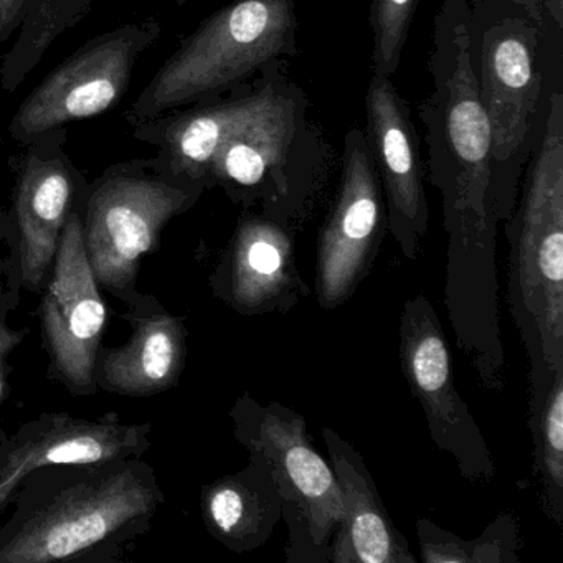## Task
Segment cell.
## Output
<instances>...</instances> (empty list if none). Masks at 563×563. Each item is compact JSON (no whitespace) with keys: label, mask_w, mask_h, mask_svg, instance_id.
I'll list each match as a JSON object with an SVG mask.
<instances>
[{"label":"cell","mask_w":563,"mask_h":563,"mask_svg":"<svg viewBox=\"0 0 563 563\" xmlns=\"http://www.w3.org/2000/svg\"><path fill=\"white\" fill-rule=\"evenodd\" d=\"M467 0H443L434 18L433 91L421 103L428 179L448 235L443 305L457 349L474 371L506 361L497 282V219L490 130L479 98Z\"/></svg>","instance_id":"cell-1"},{"label":"cell","mask_w":563,"mask_h":563,"mask_svg":"<svg viewBox=\"0 0 563 563\" xmlns=\"http://www.w3.org/2000/svg\"><path fill=\"white\" fill-rule=\"evenodd\" d=\"M164 504L143 457L38 467L0 526V563L121 562Z\"/></svg>","instance_id":"cell-2"},{"label":"cell","mask_w":563,"mask_h":563,"mask_svg":"<svg viewBox=\"0 0 563 563\" xmlns=\"http://www.w3.org/2000/svg\"><path fill=\"white\" fill-rule=\"evenodd\" d=\"M258 75V95L213 157L210 180L243 209L291 225L318 192L325 151L308 121V97L282 60Z\"/></svg>","instance_id":"cell-3"},{"label":"cell","mask_w":563,"mask_h":563,"mask_svg":"<svg viewBox=\"0 0 563 563\" xmlns=\"http://www.w3.org/2000/svg\"><path fill=\"white\" fill-rule=\"evenodd\" d=\"M507 305L529 378L563 368V97L555 91L522 197L506 222Z\"/></svg>","instance_id":"cell-4"},{"label":"cell","mask_w":563,"mask_h":563,"mask_svg":"<svg viewBox=\"0 0 563 563\" xmlns=\"http://www.w3.org/2000/svg\"><path fill=\"white\" fill-rule=\"evenodd\" d=\"M470 11L474 71L490 130L497 219L506 223L536 143L543 22L512 0H476Z\"/></svg>","instance_id":"cell-5"},{"label":"cell","mask_w":563,"mask_h":563,"mask_svg":"<svg viewBox=\"0 0 563 563\" xmlns=\"http://www.w3.org/2000/svg\"><path fill=\"white\" fill-rule=\"evenodd\" d=\"M233 437L262 461L283 499L288 563L329 562L332 536L344 519L341 487L331 464L309 438L306 418L278 401L242 394L229 411Z\"/></svg>","instance_id":"cell-6"},{"label":"cell","mask_w":563,"mask_h":563,"mask_svg":"<svg viewBox=\"0 0 563 563\" xmlns=\"http://www.w3.org/2000/svg\"><path fill=\"white\" fill-rule=\"evenodd\" d=\"M298 54L295 0H233L161 68L151 108L166 111L219 97L252 80L269 62Z\"/></svg>","instance_id":"cell-7"},{"label":"cell","mask_w":563,"mask_h":563,"mask_svg":"<svg viewBox=\"0 0 563 563\" xmlns=\"http://www.w3.org/2000/svg\"><path fill=\"white\" fill-rule=\"evenodd\" d=\"M206 187L180 177L143 174H111L98 180L78 209L98 286L130 306L141 295V260L161 249L167 223L187 212Z\"/></svg>","instance_id":"cell-8"},{"label":"cell","mask_w":563,"mask_h":563,"mask_svg":"<svg viewBox=\"0 0 563 563\" xmlns=\"http://www.w3.org/2000/svg\"><path fill=\"white\" fill-rule=\"evenodd\" d=\"M398 355L405 382L423 408L434 446L453 457L470 483L493 479L497 473L493 454L454 384L446 335L424 295L405 301Z\"/></svg>","instance_id":"cell-9"},{"label":"cell","mask_w":563,"mask_h":563,"mask_svg":"<svg viewBox=\"0 0 563 563\" xmlns=\"http://www.w3.org/2000/svg\"><path fill=\"white\" fill-rule=\"evenodd\" d=\"M37 318L48 377L75 397L98 394L95 361L103 342L108 308L85 250L78 209L62 233Z\"/></svg>","instance_id":"cell-10"},{"label":"cell","mask_w":563,"mask_h":563,"mask_svg":"<svg viewBox=\"0 0 563 563\" xmlns=\"http://www.w3.org/2000/svg\"><path fill=\"white\" fill-rule=\"evenodd\" d=\"M387 233L384 192L364 131L344 137L341 179L319 232L314 292L324 311L349 301L367 278Z\"/></svg>","instance_id":"cell-11"},{"label":"cell","mask_w":563,"mask_h":563,"mask_svg":"<svg viewBox=\"0 0 563 563\" xmlns=\"http://www.w3.org/2000/svg\"><path fill=\"white\" fill-rule=\"evenodd\" d=\"M153 423H124L120 415L75 417L42 413L14 433L0 428V514L29 474L51 464L98 463L143 457L153 446Z\"/></svg>","instance_id":"cell-12"},{"label":"cell","mask_w":563,"mask_h":563,"mask_svg":"<svg viewBox=\"0 0 563 563\" xmlns=\"http://www.w3.org/2000/svg\"><path fill=\"white\" fill-rule=\"evenodd\" d=\"M365 141L384 192L387 232L401 255L418 258L430 227L420 137L391 77L374 74L365 97Z\"/></svg>","instance_id":"cell-13"},{"label":"cell","mask_w":563,"mask_h":563,"mask_svg":"<svg viewBox=\"0 0 563 563\" xmlns=\"http://www.w3.org/2000/svg\"><path fill=\"white\" fill-rule=\"evenodd\" d=\"M210 291L236 314H286L311 295L286 223L255 210L240 217L209 278Z\"/></svg>","instance_id":"cell-14"},{"label":"cell","mask_w":563,"mask_h":563,"mask_svg":"<svg viewBox=\"0 0 563 563\" xmlns=\"http://www.w3.org/2000/svg\"><path fill=\"white\" fill-rule=\"evenodd\" d=\"M121 319L131 334L120 347L101 345L98 351V390L146 398L176 388L187 364L186 318L170 312L156 296L141 292Z\"/></svg>","instance_id":"cell-15"},{"label":"cell","mask_w":563,"mask_h":563,"mask_svg":"<svg viewBox=\"0 0 563 563\" xmlns=\"http://www.w3.org/2000/svg\"><path fill=\"white\" fill-rule=\"evenodd\" d=\"M133 48L130 38L111 37L75 55L22 104L15 118L18 130L44 134L110 110L130 80Z\"/></svg>","instance_id":"cell-16"},{"label":"cell","mask_w":563,"mask_h":563,"mask_svg":"<svg viewBox=\"0 0 563 563\" xmlns=\"http://www.w3.org/2000/svg\"><path fill=\"white\" fill-rule=\"evenodd\" d=\"M322 438L344 504V519L332 536L329 562L417 563L410 543L388 516L362 454L332 428L325 427Z\"/></svg>","instance_id":"cell-17"},{"label":"cell","mask_w":563,"mask_h":563,"mask_svg":"<svg viewBox=\"0 0 563 563\" xmlns=\"http://www.w3.org/2000/svg\"><path fill=\"white\" fill-rule=\"evenodd\" d=\"M77 209V186L64 164L38 159L25 164L15 184L12 217L22 288L42 295L62 233Z\"/></svg>","instance_id":"cell-18"},{"label":"cell","mask_w":563,"mask_h":563,"mask_svg":"<svg viewBox=\"0 0 563 563\" xmlns=\"http://www.w3.org/2000/svg\"><path fill=\"white\" fill-rule=\"evenodd\" d=\"M200 516L207 532L230 552H253L272 539L283 519V499L268 467L249 464L200 489Z\"/></svg>","instance_id":"cell-19"},{"label":"cell","mask_w":563,"mask_h":563,"mask_svg":"<svg viewBox=\"0 0 563 563\" xmlns=\"http://www.w3.org/2000/svg\"><path fill=\"white\" fill-rule=\"evenodd\" d=\"M258 74L233 88L229 98L189 111L167 128L169 166L174 177L212 186L213 157L255 101L260 90Z\"/></svg>","instance_id":"cell-20"},{"label":"cell","mask_w":563,"mask_h":563,"mask_svg":"<svg viewBox=\"0 0 563 563\" xmlns=\"http://www.w3.org/2000/svg\"><path fill=\"white\" fill-rule=\"evenodd\" d=\"M529 427L540 507L563 527V368L529 378Z\"/></svg>","instance_id":"cell-21"},{"label":"cell","mask_w":563,"mask_h":563,"mask_svg":"<svg viewBox=\"0 0 563 563\" xmlns=\"http://www.w3.org/2000/svg\"><path fill=\"white\" fill-rule=\"evenodd\" d=\"M420 559L424 563H519L517 523L503 512L473 540L461 539L430 519H418Z\"/></svg>","instance_id":"cell-22"},{"label":"cell","mask_w":563,"mask_h":563,"mask_svg":"<svg viewBox=\"0 0 563 563\" xmlns=\"http://www.w3.org/2000/svg\"><path fill=\"white\" fill-rule=\"evenodd\" d=\"M418 4L420 0H372L368 21L374 37V74L394 77L400 65Z\"/></svg>","instance_id":"cell-23"},{"label":"cell","mask_w":563,"mask_h":563,"mask_svg":"<svg viewBox=\"0 0 563 563\" xmlns=\"http://www.w3.org/2000/svg\"><path fill=\"white\" fill-rule=\"evenodd\" d=\"M21 263L14 232L0 252V405L8 394L9 357L25 341L31 329L9 325V316L18 309L22 291Z\"/></svg>","instance_id":"cell-24"},{"label":"cell","mask_w":563,"mask_h":563,"mask_svg":"<svg viewBox=\"0 0 563 563\" xmlns=\"http://www.w3.org/2000/svg\"><path fill=\"white\" fill-rule=\"evenodd\" d=\"M512 2L539 21L545 22V18H549L559 31L563 27V0H512Z\"/></svg>","instance_id":"cell-25"},{"label":"cell","mask_w":563,"mask_h":563,"mask_svg":"<svg viewBox=\"0 0 563 563\" xmlns=\"http://www.w3.org/2000/svg\"><path fill=\"white\" fill-rule=\"evenodd\" d=\"M22 4H24V0H0V32L2 29L11 27Z\"/></svg>","instance_id":"cell-26"}]
</instances>
